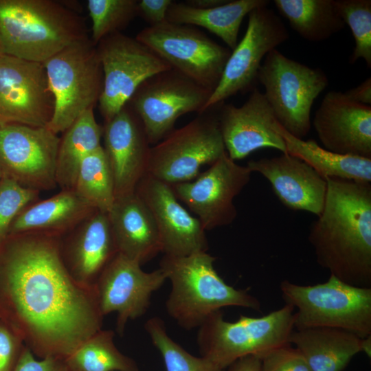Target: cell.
<instances>
[{
  "instance_id": "obj_1",
  "label": "cell",
  "mask_w": 371,
  "mask_h": 371,
  "mask_svg": "<svg viewBox=\"0 0 371 371\" xmlns=\"http://www.w3.org/2000/svg\"><path fill=\"white\" fill-rule=\"evenodd\" d=\"M61 237L25 232L0 242V300L12 329L41 359H65L102 327L95 286L70 274Z\"/></svg>"
},
{
  "instance_id": "obj_2",
  "label": "cell",
  "mask_w": 371,
  "mask_h": 371,
  "mask_svg": "<svg viewBox=\"0 0 371 371\" xmlns=\"http://www.w3.org/2000/svg\"><path fill=\"white\" fill-rule=\"evenodd\" d=\"M326 181L323 210L308 237L317 262L341 281L371 288V184Z\"/></svg>"
},
{
  "instance_id": "obj_3",
  "label": "cell",
  "mask_w": 371,
  "mask_h": 371,
  "mask_svg": "<svg viewBox=\"0 0 371 371\" xmlns=\"http://www.w3.org/2000/svg\"><path fill=\"white\" fill-rule=\"evenodd\" d=\"M87 38L81 19L51 0H0V54L44 63Z\"/></svg>"
},
{
  "instance_id": "obj_4",
  "label": "cell",
  "mask_w": 371,
  "mask_h": 371,
  "mask_svg": "<svg viewBox=\"0 0 371 371\" xmlns=\"http://www.w3.org/2000/svg\"><path fill=\"white\" fill-rule=\"evenodd\" d=\"M215 260L207 251H199L183 256L164 255L160 261L159 269L171 282L167 313L186 330L199 328L225 307L260 310L256 297L220 277L214 267Z\"/></svg>"
},
{
  "instance_id": "obj_5",
  "label": "cell",
  "mask_w": 371,
  "mask_h": 371,
  "mask_svg": "<svg viewBox=\"0 0 371 371\" xmlns=\"http://www.w3.org/2000/svg\"><path fill=\"white\" fill-rule=\"evenodd\" d=\"M280 289L285 304L297 309L295 330L329 327L361 338L371 336V288L352 286L330 275L326 282L313 285L284 280Z\"/></svg>"
},
{
  "instance_id": "obj_6",
  "label": "cell",
  "mask_w": 371,
  "mask_h": 371,
  "mask_svg": "<svg viewBox=\"0 0 371 371\" xmlns=\"http://www.w3.org/2000/svg\"><path fill=\"white\" fill-rule=\"evenodd\" d=\"M295 309L283 307L262 317L240 315L227 322L218 311L199 328L197 344L202 357L225 370L247 356L260 358L270 350L289 344L294 330Z\"/></svg>"
},
{
  "instance_id": "obj_7",
  "label": "cell",
  "mask_w": 371,
  "mask_h": 371,
  "mask_svg": "<svg viewBox=\"0 0 371 371\" xmlns=\"http://www.w3.org/2000/svg\"><path fill=\"white\" fill-rule=\"evenodd\" d=\"M43 65L54 101L46 127L58 135L98 102L102 69L96 45L88 38L67 47Z\"/></svg>"
},
{
  "instance_id": "obj_8",
  "label": "cell",
  "mask_w": 371,
  "mask_h": 371,
  "mask_svg": "<svg viewBox=\"0 0 371 371\" xmlns=\"http://www.w3.org/2000/svg\"><path fill=\"white\" fill-rule=\"evenodd\" d=\"M258 82L264 87L263 94L278 123L294 137H306L314 101L328 85L326 74L274 49L262 63Z\"/></svg>"
},
{
  "instance_id": "obj_9",
  "label": "cell",
  "mask_w": 371,
  "mask_h": 371,
  "mask_svg": "<svg viewBox=\"0 0 371 371\" xmlns=\"http://www.w3.org/2000/svg\"><path fill=\"white\" fill-rule=\"evenodd\" d=\"M225 153L218 115L207 111L150 148L147 174L169 185L190 181Z\"/></svg>"
},
{
  "instance_id": "obj_10",
  "label": "cell",
  "mask_w": 371,
  "mask_h": 371,
  "mask_svg": "<svg viewBox=\"0 0 371 371\" xmlns=\"http://www.w3.org/2000/svg\"><path fill=\"white\" fill-rule=\"evenodd\" d=\"M135 38L172 69L212 91L218 86L232 52L190 25L168 21L148 26Z\"/></svg>"
},
{
  "instance_id": "obj_11",
  "label": "cell",
  "mask_w": 371,
  "mask_h": 371,
  "mask_svg": "<svg viewBox=\"0 0 371 371\" xmlns=\"http://www.w3.org/2000/svg\"><path fill=\"white\" fill-rule=\"evenodd\" d=\"M96 48L103 74L98 103L104 122L124 108L146 79L172 69L147 46L120 32L104 38Z\"/></svg>"
},
{
  "instance_id": "obj_12",
  "label": "cell",
  "mask_w": 371,
  "mask_h": 371,
  "mask_svg": "<svg viewBox=\"0 0 371 371\" xmlns=\"http://www.w3.org/2000/svg\"><path fill=\"white\" fill-rule=\"evenodd\" d=\"M212 92L171 69L146 79L128 103L141 120L150 144H156L174 130L180 116L201 114Z\"/></svg>"
},
{
  "instance_id": "obj_13",
  "label": "cell",
  "mask_w": 371,
  "mask_h": 371,
  "mask_svg": "<svg viewBox=\"0 0 371 371\" xmlns=\"http://www.w3.org/2000/svg\"><path fill=\"white\" fill-rule=\"evenodd\" d=\"M289 36L284 23L268 5L251 10L248 14L245 34L232 51L220 82L201 113L238 93L251 91L256 88L258 71L264 58Z\"/></svg>"
},
{
  "instance_id": "obj_14",
  "label": "cell",
  "mask_w": 371,
  "mask_h": 371,
  "mask_svg": "<svg viewBox=\"0 0 371 371\" xmlns=\"http://www.w3.org/2000/svg\"><path fill=\"white\" fill-rule=\"evenodd\" d=\"M60 137L47 127L0 124V171L3 177L38 192L57 186Z\"/></svg>"
},
{
  "instance_id": "obj_15",
  "label": "cell",
  "mask_w": 371,
  "mask_h": 371,
  "mask_svg": "<svg viewBox=\"0 0 371 371\" xmlns=\"http://www.w3.org/2000/svg\"><path fill=\"white\" fill-rule=\"evenodd\" d=\"M251 173L226 152L192 181L170 186L177 198L196 214L205 230H211L236 219L234 199L247 185Z\"/></svg>"
},
{
  "instance_id": "obj_16",
  "label": "cell",
  "mask_w": 371,
  "mask_h": 371,
  "mask_svg": "<svg viewBox=\"0 0 371 371\" xmlns=\"http://www.w3.org/2000/svg\"><path fill=\"white\" fill-rule=\"evenodd\" d=\"M54 107L43 63L0 54V124L46 127Z\"/></svg>"
},
{
  "instance_id": "obj_17",
  "label": "cell",
  "mask_w": 371,
  "mask_h": 371,
  "mask_svg": "<svg viewBox=\"0 0 371 371\" xmlns=\"http://www.w3.org/2000/svg\"><path fill=\"white\" fill-rule=\"evenodd\" d=\"M141 266L117 253L94 285L102 314H117L116 329L120 335L124 333L128 320L146 313L152 294L167 280L161 269L146 272Z\"/></svg>"
},
{
  "instance_id": "obj_18",
  "label": "cell",
  "mask_w": 371,
  "mask_h": 371,
  "mask_svg": "<svg viewBox=\"0 0 371 371\" xmlns=\"http://www.w3.org/2000/svg\"><path fill=\"white\" fill-rule=\"evenodd\" d=\"M135 192L154 218L164 255L183 256L207 251L208 243L201 221L180 204L170 185L146 174Z\"/></svg>"
},
{
  "instance_id": "obj_19",
  "label": "cell",
  "mask_w": 371,
  "mask_h": 371,
  "mask_svg": "<svg viewBox=\"0 0 371 371\" xmlns=\"http://www.w3.org/2000/svg\"><path fill=\"white\" fill-rule=\"evenodd\" d=\"M222 104L218 118L230 159L240 160L263 148L286 153L284 139L274 128L277 120L273 112L263 93L256 87L240 106Z\"/></svg>"
},
{
  "instance_id": "obj_20",
  "label": "cell",
  "mask_w": 371,
  "mask_h": 371,
  "mask_svg": "<svg viewBox=\"0 0 371 371\" xmlns=\"http://www.w3.org/2000/svg\"><path fill=\"white\" fill-rule=\"evenodd\" d=\"M102 137L115 198L135 192L147 174L151 148L141 120L126 104L113 117L104 122Z\"/></svg>"
},
{
  "instance_id": "obj_21",
  "label": "cell",
  "mask_w": 371,
  "mask_h": 371,
  "mask_svg": "<svg viewBox=\"0 0 371 371\" xmlns=\"http://www.w3.org/2000/svg\"><path fill=\"white\" fill-rule=\"evenodd\" d=\"M314 128L322 147L331 152L371 159V106L328 92L315 113Z\"/></svg>"
},
{
  "instance_id": "obj_22",
  "label": "cell",
  "mask_w": 371,
  "mask_h": 371,
  "mask_svg": "<svg viewBox=\"0 0 371 371\" xmlns=\"http://www.w3.org/2000/svg\"><path fill=\"white\" fill-rule=\"evenodd\" d=\"M251 172L262 175L271 183L279 201L292 210H303L319 216L325 202L326 179L299 158L281 153L271 158L250 160Z\"/></svg>"
},
{
  "instance_id": "obj_23",
  "label": "cell",
  "mask_w": 371,
  "mask_h": 371,
  "mask_svg": "<svg viewBox=\"0 0 371 371\" xmlns=\"http://www.w3.org/2000/svg\"><path fill=\"white\" fill-rule=\"evenodd\" d=\"M60 251L73 278L94 286L102 270L118 253L108 214L96 210L62 236Z\"/></svg>"
},
{
  "instance_id": "obj_24",
  "label": "cell",
  "mask_w": 371,
  "mask_h": 371,
  "mask_svg": "<svg viewBox=\"0 0 371 371\" xmlns=\"http://www.w3.org/2000/svg\"><path fill=\"white\" fill-rule=\"evenodd\" d=\"M108 216L119 254L142 265L162 251L154 218L135 192L116 197Z\"/></svg>"
},
{
  "instance_id": "obj_25",
  "label": "cell",
  "mask_w": 371,
  "mask_h": 371,
  "mask_svg": "<svg viewBox=\"0 0 371 371\" xmlns=\"http://www.w3.org/2000/svg\"><path fill=\"white\" fill-rule=\"evenodd\" d=\"M96 211L74 189L26 206L12 222L9 234L41 232L63 236Z\"/></svg>"
},
{
  "instance_id": "obj_26",
  "label": "cell",
  "mask_w": 371,
  "mask_h": 371,
  "mask_svg": "<svg viewBox=\"0 0 371 371\" xmlns=\"http://www.w3.org/2000/svg\"><path fill=\"white\" fill-rule=\"evenodd\" d=\"M362 339L342 329L293 330L289 342L303 355L311 371H342L361 352Z\"/></svg>"
},
{
  "instance_id": "obj_27",
  "label": "cell",
  "mask_w": 371,
  "mask_h": 371,
  "mask_svg": "<svg viewBox=\"0 0 371 371\" xmlns=\"http://www.w3.org/2000/svg\"><path fill=\"white\" fill-rule=\"evenodd\" d=\"M268 0H229L208 9L196 8L183 2H172L166 21L202 27L219 37L231 51L238 44L240 27L246 15L254 9L267 6Z\"/></svg>"
},
{
  "instance_id": "obj_28",
  "label": "cell",
  "mask_w": 371,
  "mask_h": 371,
  "mask_svg": "<svg viewBox=\"0 0 371 371\" xmlns=\"http://www.w3.org/2000/svg\"><path fill=\"white\" fill-rule=\"evenodd\" d=\"M274 128L283 138L286 153L302 160L324 178L371 182V159L337 154L319 146L313 139L295 137L278 121Z\"/></svg>"
},
{
  "instance_id": "obj_29",
  "label": "cell",
  "mask_w": 371,
  "mask_h": 371,
  "mask_svg": "<svg viewBox=\"0 0 371 371\" xmlns=\"http://www.w3.org/2000/svg\"><path fill=\"white\" fill-rule=\"evenodd\" d=\"M60 137L56 181L62 190L74 189L82 160L102 146L103 126L96 121L93 108L83 113Z\"/></svg>"
},
{
  "instance_id": "obj_30",
  "label": "cell",
  "mask_w": 371,
  "mask_h": 371,
  "mask_svg": "<svg viewBox=\"0 0 371 371\" xmlns=\"http://www.w3.org/2000/svg\"><path fill=\"white\" fill-rule=\"evenodd\" d=\"M273 3L291 27L309 41H325L346 25L334 0H274Z\"/></svg>"
},
{
  "instance_id": "obj_31",
  "label": "cell",
  "mask_w": 371,
  "mask_h": 371,
  "mask_svg": "<svg viewBox=\"0 0 371 371\" xmlns=\"http://www.w3.org/2000/svg\"><path fill=\"white\" fill-rule=\"evenodd\" d=\"M112 330L102 328L91 335L64 361L69 371H139L136 361L114 343Z\"/></svg>"
},
{
  "instance_id": "obj_32",
  "label": "cell",
  "mask_w": 371,
  "mask_h": 371,
  "mask_svg": "<svg viewBox=\"0 0 371 371\" xmlns=\"http://www.w3.org/2000/svg\"><path fill=\"white\" fill-rule=\"evenodd\" d=\"M74 189L96 210L109 212L115 199V188L102 146L82 160Z\"/></svg>"
},
{
  "instance_id": "obj_33",
  "label": "cell",
  "mask_w": 371,
  "mask_h": 371,
  "mask_svg": "<svg viewBox=\"0 0 371 371\" xmlns=\"http://www.w3.org/2000/svg\"><path fill=\"white\" fill-rule=\"evenodd\" d=\"M154 346L161 354L166 371H224L206 358L196 357L175 341L167 333L164 322L158 317L144 325Z\"/></svg>"
},
{
  "instance_id": "obj_34",
  "label": "cell",
  "mask_w": 371,
  "mask_h": 371,
  "mask_svg": "<svg viewBox=\"0 0 371 371\" xmlns=\"http://www.w3.org/2000/svg\"><path fill=\"white\" fill-rule=\"evenodd\" d=\"M91 42L96 45L106 36L120 32L136 15V0H89Z\"/></svg>"
},
{
  "instance_id": "obj_35",
  "label": "cell",
  "mask_w": 371,
  "mask_h": 371,
  "mask_svg": "<svg viewBox=\"0 0 371 371\" xmlns=\"http://www.w3.org/2000/svg\"><path fill=\"white\" fill-rule=\"evenodd\" d=\"M339 16L348 25L355 38V46L350 57V64L363 59L371 68V1L334 0Z\"/></svg>"
},
{
  "instance_id": "obj_36",
  "label": "cell",
  "mask_w": 371,
  "mask_h": 371,
  "mask_svg": "<svg viewBox=\"0 0 371 371\" xmlns=\"http://www.w3.org/2000/svg\"><path fill=\"white\" fill-rule=\"evenodd\" d=\"M39 193L2 177L0 181V242L8 235L10 227L18 214L38 199Z\"/></svg>"
},
{
  "instance_id": "obj_37",
  "label": "cell",
  "mask_w": 371,
  "mask_h": 371,
  "mask_svg": "<svg viewBox=\"0 0 371 371\" xmlns=\"http://www.w3.org/2000/svg\"><path fill=\"white\" fill-rule=\"evenodd\" d=\"M260 359V371H311L301 352L290 344L274 348Z\"/></svg>"
},
{
  "instance_id": "obj_38",
  "label": "cell",
  "mask_w": 371,
  "mask_h": 371,
  "mask_svg": "<svg viewBox=\"0 0 371 371\" xmlns=\"http://www.w3.org/2000/svg\"><path fill=\"white\" fill-rule=\"evenodd\" d=\"M23 346L19 335L0 322V371H14Z\"/></svg>"
},
{
  "instance_id": "obj_39",
  "label": "cell",
  "mask_w": 371,
  "mask_h": 371,
  "mask_svg": "<svg viewBox=\"0 0 371 371\" xmlns=\"http://www.w3.org/2000/svg\"><path fill=\"white\" fill-rule=\"evenodd\" d=\"M14 371H69L64 359L47 357L38 359L32 352L24 346Z\"/></svg>"
},
{
  "instance_id": "obj_40",
  "label": "cell",
  "mask_w": 371,
  "mask_h": 371,
  "mask_svg": "<svg viewBox=\"0 0 371 371\" xmlns=\"http://www.w3.org/2000/svg\"><path fill=\"white\" fill-rule=\"evenodd\" d=\"M172 0L137 1V15L141 16L148 26H155L166 21L167 12Z\"/></svg>"
},
{
  "instance_id": "obj_41",
  "label": "cell",
  "mask_w": 371,
  "mask_h": 371,
  "mask_svg": "<svg viewBox=\"0 0 371 371\" xmlns=\"http://www.w3.org/2000/svg\"><path fill=\"white\" fill-rule=\"evenodd\" d=\"M352 102L364 104H371V78L369 77L359 85L344 92Z\"/></svg>"
},
{
  "instance_id": "obj_42",
  "label": "cell",
  "mask_w": 371,
  "mask_h": 371,
  "mask_svg": "<svg viewBox=\"0 0 371 371\" xmlns=\"http://www.w3.org/2000/svg\"><path fill=\"white\" fill-rule=\"evenodd\" d=\"M228 371H260V359L256 356H247L231 364Z\"/></svg>"
},
{
  "instance_id": "obj_43",
  "label": "cell",
  "mask_w": 371,
  "mask_h": 371,
  "mask_svg": "<svg viewBox=\"0 0 371 371\" xmlns=\"http://www.w3.org/2000/svg\"><path fill=\"white\" fill-rule=\"evenodd\" d=\"M229 0H187V5L200 9L214 8L227 3Z\"/></svg>"
},
{
  "instance_id": "obj_44",
  "label": "cell",
  "mask_w": 371,
  "mask_h": 371,
  "mask_svg": "<svg viewBox=\"0 0 371 371\" xmlns=\"http://www.w3.org/2000/svg\"><path fill=\"white\" fill-rule=\"evenodd\" d=\"M361 352H364L369 358L371 357V336L363 338Z\"/></svg>"
},
{
  "instance_id": "obj_45",
  "label": "cell",
  "mask_w": 371,
  "mask_h": 371,
  "mask_svg": "<svg viewBox=\"0 0 371 371\" xmlns=\"http://www.w3.org/2000/svg\"><path fill=\"white\" fill-rule=\"evenodd\" d=\"M2 177H3V175H2V173L0 171V181H1V179H2Z\"/></svg>"
},
{
  "instance_id": "obj_46",
  "label": "cell",
  "mask_w": 371,
  "mask_h": 371,
  "mask_svg": "<svg viewBox=\"0 0 371 371\" xmlns=\"http://www.w3.org/2000/svg\"><path fill=\"white\" fill-rule=\"evenodd\" d=\"M0 319H1V316H0Z\"/></svg>"
}]
</instances>
